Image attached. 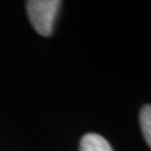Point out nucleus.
<instances>
[{
	"label": "nucleus",
	"mask_w": 151,
	"mask_h": 151,
	"mask_svg": "<svg viewBox=\"0 0 151 151\" xmlns=\"http://www.w3.org/2000/svg\"><path fill=\"white\" fill-rule=\"evenodd\" d=\"M60 6L58 0H29L27 12L34 29L40 35L48 37L53 32L54 20Z\"/></svg>",
	"instance_id": "f257e3e1"
},
{
	"label": "nucleus",
	"mask_w": 151,
	"mask_h": 151,
	"mask_svg": "<svg viewBox=\"0 0 151 151\" xmlns=\"http://www.w3.org/2000/svg\"><path fill=\"white\" fill-rule=\"evenodd\" d=\"M79 151H113L110 142L98 134H87L81 139Z\"/></svg>",
	"instance_id": "f03ea898"
},
{
	"label": "nucleus",
	"mask_w": 151,
	"mask_h": 151,
	"mask_svg": "<svg viewBox=\"0 0 151 151\" xmlns=\"http://www.w3.org/2000/svg\"><path fill=\"white\" fill-rule=\"evenodd\" d=\"M140 125L145 141L151 147V105H146L140 111Z\"/></svg>",
	"instance_id": "7ed1b4c3"
}]
</instances>
